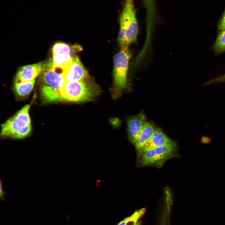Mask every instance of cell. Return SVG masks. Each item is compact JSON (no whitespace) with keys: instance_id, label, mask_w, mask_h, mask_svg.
I'll list each match as a JSON object with an SVG mask.
<instances>
[{"instance_id":"cell-17","label":"cell","mask_w":225,"mask_h":225,"mask_svg":"<svg viewBox=\"0 0 225 225\" xmlns=\"http://www.w3.org/2000/svg\"><path fill=\"white\" fill-rule=\"evenodd\" d=\"M218 28L221 31L225 30V9L219 20Z\"/></svg>"},{"instance_id":"cell-1","label":"cell","mask_w":225,"mask_h":225,"mask_svg":"<svg viewBox=\"0 0 225 225\" xmlns=\"http://www.w3.org/2000/svg\"><path fill=\"white\" fill-rule=\"evenodd\" d=\"M119 12L120 30L118 41L122 49H127L137 40L138 29L134 0H123Z\"/></svg>"},{"instance_id":"cell-10","label":"cell","mask_w":225,"mask_h":225,"mask_svg":"<svg viewBox=\"0 0 225 225\" xmlns=\"http://www.w3.org/2000/svg\"><path fill=\"white\" fill-rule=\"evenodd\" d=\"M176 143L175 141L168 137L161 129L158 128H156L151 138L145 146L142 152L157 147Z\"/></svg>"},{"instance_id":"cell-16","label":"cell","mask_w":225,"mask_h":225,"mask_svg":"<svg viewBox=\"0 0 225 225\" xmlns=\"http://www.w3.org/2000/svg\"><path fill=\"white\" fill-rule=\"evenodd\" d=\"M215 50L218 52L225 51V30L221 31L214 45Z\"/></svg>"},{"instance_id":"cell-9","label":"cell","mask_w":225,"mask_h":225,"mask_svg":"<svg viewBox=\"0 0 225 225\" xmlns=\"http://www.w3.org/2000/svg\"><path fill=\"white\" fill-rule=\"evenodd\" d=\"M146 122V117L142 111L128 119L127 125L128 139L129 142L133 145H135L137 141Z\"/></svg>"},{"instance_id":"cell-2","label":"cell","mask_w":225,"mask_h":225,"mask_svg":"<svg viewBox=\"0 0 225 225\" xmlns=\"http://www.w3.org/2000/svg\"><path fill=\"white\" fill-rule=\"evenodd\" d=\"M101 92L99 86L89 77L81 81L65 82L60 95L61 100L82 102L94 100Z\"/></svg>"},{"instance_id":"cell-7","label":"cell","mask_w":225,"mask_h":225,"mask_svg":"<svg viewBox=\"0 0 225 225\" xmlns=\"http://www.w3.org/2000/svg\"><path fill=\"white\" fill-rule=\"evenodd\" d=\"M63 72V69L56 66L53 63L42 69V71L44 82L55 90L60 95V91L65 82Z\"/></svg>"},{"instance_id":"cell-13","label":"cell","mask_w":225,"mask_h":225,"mask_svg":"<svg viewBox=\"0 0 225 225\" xmlns=\"http://www.w3.org/2000/svg\"><path fill=\"white\" fill-rule=\"evenodd\" d=\"M34 82L35 80L27 81L16 79L14 85L16 92L22 96L28 94L33 87Z\"/></svg>"},{"instance_id":"cell-8","label":"cell","mask_w":225,"mask_h":225,"mask_svg":"<svg viewBox=\"0 0 225 225\" xmlns=\"http://www.w3.org/2000/svg\"><path fill=\"white\" fill-rule=\"evenodd\" d=\"M65 82L81 81L89 78L88 73L78 57L74 55L71 62L64 69Z\"/></svg>"},{"instance_id":"cell-20","label":"cell","mask_w":225,"mask_h":225,"mask_svg":"<svg viewBox=\"0 0 225 225\" xmlns=\"http://www.w3.org/2000/svg\"><path fill=\"white\" fill-rule=\"evenodd\" d=\"M2 184L1 182V184H0V197L1 198H3V190H2Z\"/></svg>"},{"instance_id":"cell-11","label":"cell","mask_w":225,"mask_h":225,"mask_svg":"<svg viewBox=\"0 0 225 225\" xmlns=\"http://www.w3.org/2000/svg\"><path fill=\"white\" fill-rule=\"evenodd\" d=\"M42 67L41 63L24 66L18 71L16 79L27 81L35 80L42 72Z\"/></svg>"},{"instance_id":"cell-15","label":"cell","mask_w":225,"mask_h":225,"mask_svg":"<svg viewBox=\"0 0 225 225\" xmlns=\"http://www.w3.org/2000/svg\"><path fill=\"white\" fill-rule=\"evenodd\" d=\"M41 95L43 99L47 102H53L61 100L60 95L57 92L48 85L42 86Z\"/></svg>"},{"instance_id":"cell-12","label":"cell","mask_w":225,"mask_h":225,"mask_svg":"<svg viewBox=\"0 0 225 225\" xmlns=\"http://www.w3.org/2000/svg\"><path fill=\"white\" fill-rule=\"evenodd\" d=\"M155 129L152 123L147 122H146L137 141L134 145L137 153L142 152L145 146L151 138Z\"/></svg>"},{"instance_id":"cell-19","label":"cell","mask_w":225,"mask_h":225,"mask_svg":"<svg viewBox=\"0 0 225 225\" xmlns=\"http://www.w3.org/2000/svg\"><path fill=\"white\" fill-rule=\"evenodd\" d=\"M211 139L208 138H203L201 139L200 142L203 144H208L211 142Z\"/></svg>"},{"instance_id":"cell-21","label":"cell","mask_w":225,"mask_h":225,"mask_svg":"<svg viewBox=\"0 0 225 225\" xmlns=\"http://www.w3.org/2000/svg\"><path fill=\"white\" fill-rule=\"evenodd\" d=\"M139 225H141V224H139Z\"/></svg>"},{"instance_id":"cell-5","label":"cell","mask_w":225,"mask_h":225,"mask_svg":"<svg viewBox=\"0 0 225 225\" xmlns=\"http://www.w3.org/2000/svg\"><path fill=\"white\" fill-rule=\"evenodd\" d=\"M132 54L127 49H122L114 58V83L111 90L114 99L119 97L127 86V75Z\"/></svg>"},{"instance_id":"cell-14","label":"cell","mask_w":225,"mask_h":225,"mask_svg":"<svg viewBox=\"0 0 225 225\" xmlns=\"http://www.w3.org/2000/svg\"><path fill=\"white\" fill-rule=\"evenodd\" d=\"M145 211L144 208L136 210L131 216L121 221L118 225H138L141 224L139 220Z\"/></svg>"},{"instance_id":"cell-6","label":"cell","mask_w":225,"mask_h":225,"mask_svg":"<svg viewBox=\"0 0 225 225\" xmlns=\"http://www.w3.org/2000/svg\"><path fill=\"white\" fill-rule=\"evenodd\" d=\"M80 50L78 45L70 46L64 43H56L52 48V61L54 65L64 70L72 62L74 54Z\"/></svg>"},{"instance_id":"cell-4","label":"cell","mask_w":225,"mask_h":225,"mask_svg":"<svg viewBox=\"0 0 225 225\" xmlns=\"http://www.w3.org/2000/svg\"><path fill=\"white\" fill-rule=\"evenodd\" d=\"M177 143L157 147L137 154L136 165L138 168L146 166L161 168L167 160L180 156Z\"/></svg>"},{"instance_id":"cell-3","label":"cell","mask_w":225,"mask_h":225,"mask_svg":"<svg viewBox=\"0 0 225 225\" xmlns=\"http://www.w3.org/2000/svg\"><path fill=\"white\" fill-rule=\"evenodd\" d=\"M29 105H26L2 125L1 136L21 139L27 137L31 130Z\"/></svg>"},{"instance_id":"cell-18","label":"cell","mask_w":225,"mask_h":225,"mask_svg":"<svg viewBox=\"0 0 225 225\" xmlns=\"http://www.w3.org/2000/svg\"><path fill=\"white\" fill-rule=\"evenodd\" d=\"M225 81V74L222 77L219 78H217L215 79L212 80L208 82L207 84L210 83H211L216 82H222Z\"/></svg>"}]
</instances>
